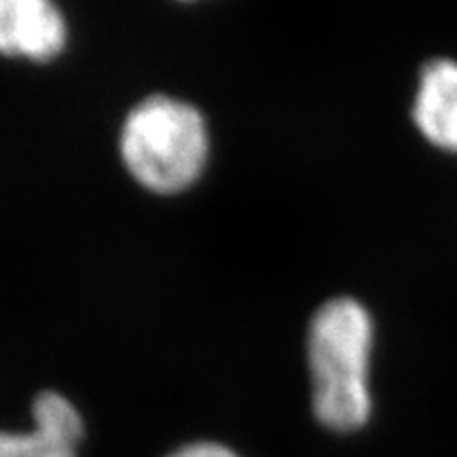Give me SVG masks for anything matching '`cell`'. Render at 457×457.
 Instances as JSON below:
<instances>
[{"label": "cell", "instance_id": "6da1fadb", "mask_svg": "<svg viewBox=\"0 0 457 457\" xmlns=\"http://www.w3.org/2000/svg\"><path fill=\"white\" fill-rule=\"evenodd\" d=\"M375 322L353 296H335L318 307L305 335L312 411L333 432H356L373 411L370 360Z\"/></svg>", "mask_w": 457, "mask_h": 457}, {"label": "cell", "instance_id": "7a4b0ae2", "mask_svg": "<svg viewBox=\"0 0 457 457\" xmlns=\"http://www.w3.org/2000/svg\"><path fill=\"white\" fill-rule=\"evenodd\" d=\"M128 174L155 195H179L202 179L210 159V129L191 102L153 94L131 106L119 131Z\"/></svg>", "mask_w": 457, "mask_h": 457}, {"label": "cell", "instance_id": "3957f363", "mask_svg": "<svg viewBox=\"0 0 457 457\" xmlns=\"http://www.w3.org/2000/svg\"><path fill=\"white\" fill-rule=\"evenodd\" d=\"M28 430L0 428V457H79L85 424L64 394L43 390L34 398Z\"/></svg>", "mask_w": 457, "mask_h": 457}, {"label": "cell", "instance_id": "277c9868", "mask_svg": "<svg viewBox=\"0 0 457 457\" xmlns=\"http://www.w3.org/2000/svg\"><path fill=\"white\" fill-rule=\"evenodd\" d=\"M68 20L51 0H0V55L47 64L64 54Z\"/></svg>", "mask_w": 457, "mask_h": 457}, {"label": "cell", "instance_id": "5b68a950", "mask_svg": "<svg viewBox=\"0 0 457 457\" xmlns=\"http://www.w3.org/2000/svg\"><path fill=\"white\" fill-rule=\"evenodd\" d=\"M413 121L428 140L457 153V62L438 57L421 68Z\"/></svg>", "mask_w": 457, "mask_h": 457}, {"label": "cell", "instance_id": "8992f818", "mask_svg": "<svg viewBox=\"0 0 457 457\" xmlns=\"http://www.w3.org/2000/svg\"><path fill=\"white\" fill-rule=\"evenodd\" d=\"M168 457H239L236 451L214 441H195L182 445Z\"/></svg>", "mask_w": 457, "mask_h": 457}]
</instances>
